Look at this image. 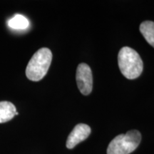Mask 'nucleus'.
Instances as JSON below:
<instances>
[{"label":"nucleus","mask_w":154,"mask_h":154,"mask_svg":"<svg viewBox=\"0 0 154 154\" xmlns=\"http://www.w3.org/2000/svg\"><path fill=\"white\" fill-rule=\"evenodd\" d=\"M15 106L9 101H0V124L10 121L16 116Z\"/></svg>","instance_id":"nucleus-6"},{"label":"nucleus","mask_w":154,"mask_h":154,"mask_svg":"<svg viewBox=\"0 0 154 154\" xmlns=\"http://www.w3.org/2000/svg\"><path fill=\"white\" fill-rule=\"evenodd\" d=\"M91 134V128L84 124H77L70 134L66 140V147L69 149L74 148L83 140L86 139Z\"/></svg>","instance_id":"nucleus-5"},{"label":"nucleus","mask_w":154,"mask_h":154,"mask_svg":"<svg viewBox=\"0 0 154 154\" xmlns=\"http://www.w3.org/2000/svg\"><path fill=\"white\" fill-rule=\"evenodd\" d=\"M141 140V135L137 130H131L126 134H119L109 143L107 154H129L135 151Z\"/></svg>","instance_id":"nucleus-3"},{"label":"nucleus","mask_w":154,"mask_h":154,"mask_svg":"<svg viewBox=\"0 0 154 154\" xmlns=\"http://www.w3.org/2000/svg\"><path fill=\"white\" fill-rule=\"evenodd\" d=\"M52 60V53L48 48L39 49L29 61L26 75L33 82L42 80L47 74Z\"/></svg>","instance_id":"nucleus-2"},{"label":"nucleus","mask_w":154,"mask_h":154,"mask_svg":"<svg viewBox=\"0 0 154 154\" xmlns=\"http://www.w3.org/2000/svg\"><path fill=\"white\" fill-rule=\"evenodd\" d=\"M76 82L79 89L84 95H88L93 87L91 69L86 63H80L76 70Z\"/></svg>","instance_id":"nucleus-4"},{"label":"nucleus","mask_w":154,"mask_h":154,"mask_svg":"<svg viewBox=\"0 0 154 154\" xmlns=\"http://www.w3.org/2000/svg\"><path fill=\"white\" fill-rule=\"evenodd\" d=\"M9 26L14 29H26L29 26V22L22 14H15L8 22Z\"/></svg>","instance_id":"nucleus-8"},{"label":"nucleus","mask_w":154,"mask_h":154,"mask_svg":"<svg viewBox=\"0 0 154 154\" xmlns=\"http://www.w3.org/2000/svg\"><path fill=\"white\" fill-rule=\"evenodd\" d=\"M140 32L150 45L154 48V22L145 21L140 25Z\"/></svg>","instance_id":"nucleus-7"},{"label":"nucleus","mask_w":154,"mask_h":154,"mask_svg":"<svg viewBox=\"0 0 154 154\" xmlns=\"http://www.w3.org/2000/svg\"><path fill=\"white\" fill-rule=\"evenodd\" d=\"M118 63L120 71L128 79H135L141 74L143 63L139 54L131 48H121L118 55Z\"/></svg>","instance_id":"nucleus-1"}]
</instances>
